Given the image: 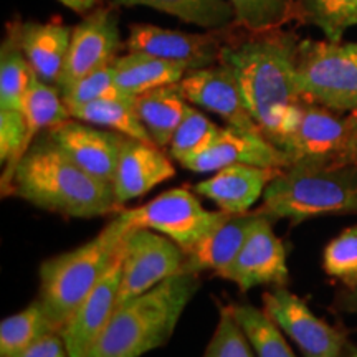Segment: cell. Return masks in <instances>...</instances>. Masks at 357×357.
<instances>
[{"label":"cell","instance_id":"cell-1","mask_svg":"<svg viewBox=\"0 0 357 357\" xmlns=\"http://www.w3.org/2000/svg\"><path fill=\"white\" fill-rule=\"evenodd\" d=\"M298 45L293 33L280 29L245 30L243 37L230 35L218 60L235 77L261 134L276 147L296 128L305 102L296 78Z\"/></svg>","mask_w":357,"mask_h":357},{"label":"cell","instance_id":"cell-2","mask_svg":"<svg viewBox=\"0 0 357 357\" xmlns=\"http://www.w3.org/2000/svg\"><path fill=\"white\" fill-rule=\"evenodd\" d=\"M2 194L73 218H95L119 208L113 184L83 171L48 132L38 134L22 155Z\"/></svg>","mask_w":357,"mask_h":357},{"label":"cell","instance_id":"cell-3","mask_svg":"<svg viewBox=\"0 0 357 357\" xmlns=\"http://www.w3.org/2000/svg\"><path fill=\"white\" fill-rule=\"evenodd\" d=\"M199 287L195 273H178L123 303L86 357H141L166 346Z\"/></svg>","mask_w":357,"mask_h":357},{"label":"cell","instance_id":"cell-4","mask_svg":"<svg viewBox=\"0 0 357 357\" xmlns=\"http://www.w3.org/2000/svg\"><path fill=\"white\" fill-rule=\"evenodd\" d=\"M257 212L293 223L357 213V164L337 159L294 162L270 182Z\"/></svg>","mask_w":357,"mask_h":357},{"label":"cell","instance_id":"cell-5","mask_svg":"<svg viewBox=\"0 0 357 357\" xmlns=\"http://www.w3.org/2000/svg\"><path fill=\"white\" fill-rule=\"evenodd\" d=\"M131 230L134 229L119 211L95 238L42 263L38 301L58 333L108 273Z\"/></svg>","mask_w":357,"mask_h":357},{"label":"cell","instance_id":"cell-6","mask_svg":"<svg viewBox=\"0 0 357 357\" xmlns=\"http://www.w3.org/2000/svg\"><path fill=\"white\" fill-rule=\"evenodd\" d=\"M296 78L305 101L334 113L357 111V43L301 40Z\"/></svg>","mask_w":357,"mask_h":357},{"label":"cell","instance_id":"cell-7","mask_svg":"<svg viewBox=\"0 0 357 357\" xmlns=\"http://www.w3.org/2000/svg\"><path fill=\"white\" fill-rule=\"evenodd\" d=\"M132 229L158 231L176 242L184 252L200 242L230 213L211 212L187 189H171L141 207L121 211Z\"/></svg>","mask_w":357,"mask_h":357},{"label":"cell","instance_id":"cell-8","mask_svg":"<svg viewBox=\"0 0 357 357\" xmlns=\"http://www.w3.org/2000/svg\"><path fill=\"white\" fill-rule=\"evenodd\" d=\"M184 265L185 252L171 238L147 229L131 230L123 245V275L116 307L182 273Z\"/></svg>","mask_w":357,"mask_h":357},{"label":"cell","instance_id":"cell-9","mask_svg":"<svg viewBox=\"0 0 357 357\" xmlns=\"http://www.w3.org/2000/svg\"><path fill=\"white\" fill-rule=\"evenodd\" d=\"M235 26L225 30H207L205 33H187L158 25L134 24L129 29L124 47L128 52L146 53L184 65L189 71L200 70L218 63L222 47L230 38Z\"/></svg>","mask_w":357,"mask_h":357},{"label":"cell","instance_id":"cell-10","mask_svg":"<svg viewBox=\"0 0 357 357\" xmlns=\"http://www.w3.org/2000/svg\"><path fill=\"white\" fill-rule=\"evenodd\" d=\"M263 311L305 357H342L347 341L336 328L319 319L301 298L284 287L263 294Z\"/></svg>","mask_w":357,"mask_h":357},{"label":"cell","instance_id":"cell-11","mask_svg":"<svg viewBox=\"0 0 357 357\" xmlns=\"http://www.w3.org/2000/svg\"><path fill=\"white\" fill-rule=\"evenodd\" d=\"M123 47L119 19L113 6H98L73 26L70 50L56 86L63 91L79 78L108 66Z\"/></svg>","mask_w":357,"mask_h":357},{"label":"cell","instance_id":"cell-12","mask_svg":"<svg viewBox=\"0 0 357 357\" xmlns=\"http://www.w3.org/2000/svg\"><path fill=\"white\" fill-rule=\"evenodd\" d=\"M220 276L231 281L242 291L266 284L284 287L288 281L287 250L271 229L270 217L261 213L238 255Z\"/></svg>","mask_w":357,"mask_h":357},{"label":"cell","instance_id":"cell-13","mask_svg":"<svg viewBox=\"0 0 357 357\" xmlns=\"http://www.w3.org/2000/svg\"><path fill=\"white\" fill-rule=\"evenodd\" d=\"M177 84L187 101L218 114L230 128L261 134L245 105L235 77L225 65L187 71Z\"/></svg>","mask_w":357,"mask_h":357},{"label":"cell","instance_id":"cell-14","mask_svg":"<svg viewBox=\"0 0 357 357\" xmlns=\"http://www.w3.org/2000/svg\"><path fill=\"white\" fill-rule=\"evenodd\" d=\"M234 164L266 169L289 167L288 155L266 139L263 134L245 132L235 128H220L202 153L182 160L181 166L192 172H217Z\"/></svg>","mask_w":357,"mask_h":357},{"label":"cell","instance_id":"cell-15","mask_svg":"<svg viewBox=\"0 0 357 357\" xmlns=\"http://www.w3.org/2000/svg\"><path fill=\"white\" fill-rule=\"evenodd\" d=\"M124 245V243H123ZM123 275V247L100 283L82 301L77 311L60 329L70 357H86L98 337L105 331L118 303Z\"/></svg>","mask_w":357,"mask_h":357},{"label":"cell","instance_id":"cell-16","mask_svg":"<svg viewBox=\"0 0 357 357\" xmlns=\"http://www.w3.org/2000/svg\"><path fill=\"white\" fill-rule=\"evenodd\" d=\"M47 132L83 171L113 184L119 153L126 136L109 129H98L93 124L73 118L48 129Z\"/></svg>","mask_w":357,"mask_h":357},{"label":"cell","instance_id":"cell-17","mask_svg":"<svg viewBox=\"0 0 357 357\" xmlns=\"http://www.w3.org/2000/svg\"><path fill=\"white\" fill-rule=\"evenodd\" d=\"M346 131V118L324 106L305 101L300 121L293 132L284 137L280 149L288 155L291 164L300 160H339Z\"/></svg>","mask_w":357,"mask_h":357},{"label":"cell","instance_id":"cell-18","mask_svg":"<svg viewBox=\"0 0 357 357\" xmlns=\"http://www.w3.org/2000/svg\"><path fill=\"white\" fill-rule=\"evenodd\" d=\"M176 176V167L159 146L124 137L113 177L116 200L124 205Z\"/></svg>","mask_w":357,"mask_h":357},{"label":"cell","instance_id":"cell-19","mask_svg":"<svg viewBox=\"0 0 357 357\" xmlns=\"http://www.w3.org/2000/svg\"><path fill=\"white\" fill-rule=\"evenodd\" d=\"M283 169L234 164L195 185V192L212 200L222 212L247 213L263 197L266 187Z\"/></svg>","mask_w":357,"mask_h":357},{"label":"cell","instance_id":"cell-20","mask_svg":"<svg viewBox=\"0 0 357 357\" xmlns=\"http://www.w3.org/2000/svg\"><path fill=\"white\" fill-rule=\"evenodd\" d=\"M261 213H235L208 231L200 242L185 252V265L182 273H195L200 271H213L220 276L222 271L235 260L245 240L255 229Z\"/></svg>","mask_w":357,"mask_h":357},{"label":"cell","instance_id":"cell-21","mask_svg":"<svg viewBox=\"0 0 357 357\" xmlns=\"http://www.w3.org/2000/svg\"><path fill=\"white\" fill-rule=\"evenodd\" d=\"M73 29L60 17L50 22H22L20 42L33 73L45 83L56 84L70 50Z\"/></svg>","mask_w":357,"mask_h":357},{"label":"cell","instance_id":"cell-22","mask_svg":"<svg viewBox=\"0 0 357 357\" xmlns=\"http://www.w3.org/2000/svg\"><path fill=\"white\" fill-rule=\"evenodd\" d=\"M184 65L146 53L128 52L113 61L114 82L124 95L139 96L151 89L176 84L187 75Z\"/></svg>","mask_w":357,"mask_h":357},{"label":"cell","instance_id":"cell-23","mask_svg":"<svg viewBox=\"0 0 357 357\" xmlns=\"http://www.w3.org/2000/svg\"><path fill=\"white\" fill-rule=\"evenodd\" d=\"M136 111L141 123L160 149L169 147L174 132L184 119L189 101L178 89V84H167L136 96Z\"/></svg>","mask_w":357,"mask_h":357},{"label":"cell","instance_id":"cell-24","mask_svg":"<svg viewBox=\"0 0 357 357\" xmlns=\"http://www.w3.org/2000/svg\"><path fill=\"white\" fill-rule=\"evenodd\" d=\"M22 20L8 22L6 38L0 47V109L22 111V102L33 70L20 42Z\"/></svg>","mask_w":357,"mask_h":357},{"label":"cell","instance_id":"cell-25","mask_svg":"<svg viewBox=\"0 0 357 357\" xmlns=\"http://www.w3.org/2000/svg\"><path fill=\"white\" fill-rule=\"evenodd\" d=\"M123 7H151L205 30H225L236 25L229 0H113Z\"/></svg>","mask_w":357,"mask_h":357},{"label":"cell","instance_id":"cell-26","mask_svg":"<svg viewBox=\"0 0 357 357\" xmlns=\"http://www.w3.org/2000/svg\"><path fill=\"white\" fill-rule=\"evenodd\" d=\"M136 98H106L70 109V114L78 121L106 128L132 139L154 144L134 105Z\"/></svg>","mask_w":357,"mask_h":357},{"label":"cell","instance_id":"cell-27","mask_svg":"<svg viewBox=\"0 0 357 357\" xmlns=\"http://www.w3.org/2000/svg\"><path fill=\"white\" fill-rule=\"evenodd\" d=\"M22 113L25 114L29 126V147L42 131H48L71 119L68 106L56 84L42 82L35 73L25 91Z\"/></svg>","mask_w":357,"mask_h":357},{"label":"cell","instance_id":"cell-28","mask_svg":"<svg viewBox=\"0 0 357 357\" xmlns=\"http://www.w3.org/2000/svg\"><path fill=\"white\" fill-rule=\"evenodd\" d=\"M58 333L38 300L0 323V357H19L38 339Z\"/></svg>","mask_w":357,"mask_h":357},{"label":"cell","instance_id":"cell-29","mask_svg":"<svg viewBox=\"0 0 357 357\" xmlns=\"http://www.w3.org/2000/svg\"><path fill=\"white\" fill-rule=\"evenodd\" d=\"M236 323L243 329L257 357H296L281 329L263 310L253 305H231Z\"/></svg>","mask_w":357,"mask_h":357},{"label":"cell","instance_id":"cell-30","mask_svg":"<svg viewBox=\"0 0 357 357\" xmlns=\"http://www.w3.org/2000/svg\"><path fill=\"white\" fill-rule=\"evenodd\" d=\"M296 19L318 26L329 42H341L347 29L357 25V0H294Z\"/></svg>","mask_w":357,"mask_h":357},{"label":"cell","instance_id":"cell-31","mask_svg":"<svg viewBox=\"0 0 357 357\" xmlns=\"http://www.w3.org/2000/svg\"><path fill=\"white\" fill-rule=\"evenodd\" d=\"M235 10L236 25L248 32L281 29L296 19L294 0H229Z\"/></svg>","mask_w":357,"mask_h":357},{"label":"cell","instance_id":"cell-32","mask_svg":"<svg viewBox=\"0 0 357 357\" xmlns=\"http://www.w3.org/2000/svg\"><path fill=\"white\" fill-rule=\"evenodd\" d=\"M220 131V126L212 123L204 113L189 105L184 119L178 124L177 131L169 144V154L178 164L192 155L202 153Z\"/></svg>","mask_w":357,"mask_h":357},{"label":"cell","instance_id":"cell-33","mask_svg":"<svg viewBox=\"0 0 357 357\" xmlns=\"http://www.w3.org/2000/svg\"><path fill=\"white\" fill-rule=\"evenodd\" d=\"M323 268L333 278L342 281L344 288L357 284V225L346 229L331 240L323 253Z\"/></svg>","mask_w":357,"mask_h":357},{"label":"cell","instance_id":"cell-34","mask_svg":"<svg viewBox=\"0 0 357 357\" xmlns=\"http://www.w3.org/2000/svg\"><path fill=\"white\" fill-rule=\"evenodd\" d=\"M29 126L25 114L17 109H0V160L6 164L2 185L7 184L17 162L29 149Z\"/></svg>","mask_w":357,"mask_h":357},{"label":"cell","instance_id":"cell-35","mask_svg":"<svg viewBox=\"0 0 357 357\" xmlns=\"http://www.w3.org/2000/svg\"><path fill=\"white\" fill-rule=\"evenodd\" d=\"M60 93L68 109L78 108V106L88 105V102L98 100H106V98H132L124 95L116 84L113 63L79 78L78 82H75L71 86Z\"/></svg>","mask_w":357,"mask_h":357},{"label":"cell","instance_id":"cell-36","mask_svg":"<svg viewBox=\"0 0 357 357\" xmlns=\"http://www.w3.org/2000/svg\"><path fill=\"white\" fill-rule=\"evenodd\" d=\"M204 357H257L230 306L220 310L217 328L205 347Z\"/></svg>","mask_w":357,"mask_h":357},{"label":"cell","instance_id":"cell-37","mask_svg":"<svg viewBox=\"0 0 357 357\" xmlns=\"http://www.w3.org/2000/svg\"><path fill=\"white\" fill-rule=\"evenodd\" d=\"M19 357H70L60 333H52L38 339Z\"/></svg>","mask_w":357,"mask_h":357},{"label":"cell","instance_id":"cell-38","mask_svg":"<svg viewBox=\"0 0 357 357\" xmlns=\"http://www.w3.org/2000/svg\"><path fill=\"white\" fill-rule=\"evenodd\" d=\"M346 141L339 160L357 164V111H352V113L346 116Z\"/></svg>","mask_w":357,"mask_h":357},{"label":"cell","instance_id":"cell-39","mask_svg":"<svg viewBox=\"0 0 357 357\" xmlns=\"http://www.w3.org/2000/svg\"><path fill=\"white\" fill-rule=\"evenodd\" d=\"M337 306L341 311L357 314V284L354 288H344L337 298Z\"/></svg>","mask_w":357,"mask_h":357},{"label":"cell","instance_id":"cell-40","mask_svg":"<svg viewBox=\"0 0 357 357\" xmlns=\"http://www.w3.org/2000/svg\"><path fill=\"white\" fill-rule=\"evenodd\" d=\"M58 2L63 3L70 10L79 13V15H86V13L95 10L98 6H101L105 0H58Z\"/></svg>","mask_w":357,"mask_h":357},{"label":"cell","instance_id":"cell-41","mask_svg":"<svg viewBox=\"0 0 357 357\" xmlns=\"http://www.w3.org/2000/svg\"><path fill=\"white\" fill-rule=\"evenodd\" d=\"M342 357H357V349H356V347H352V346L347 344V347H346V351H344V354H342Z\"/></svg>","mask_w":357,"mask_h":357}]
</instances>
